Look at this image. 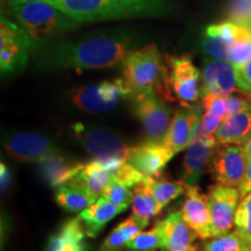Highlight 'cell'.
Segmentation results:
<instances>
[{
  "label": "cell",
  "instance_id": "36",
  "mask_svg": "<svg viewBox=\"0 0 251 251\" xmlns=\"http://www.w3.org/2000/svg\"><path fill=\"white\" fill-rule=\"evenodd\" d=\"M203 111L212 113L218 117L226 118V98L214 93H208L201 97Z\"/></svg>",
  "mask_w": 251,
  "mask_h": 251
},
{
  "label": "cell",
  "instance_id": "22",
  "mask_svg": "<svg viewBox=\"0 0 251 251\" xmlns=\"http://www.w3.org/2000/svg\"><path fill=\"white\" fill-rule=\"evenodd\" d=\"M54 199L56 203L64 211L77 213L93 205L99 199V197L81 185L67 183L56 188Z\"/></svg>",
  "mask_w": 251,
  "mask_h": 251
},
{
  "label": "cell",
  "instance_id": "10",
  "mask_svg": "<svg viewBox=\"0 0 251 251\" xmlns=\"http://www.w3.org/2000/svg\"><path fill=\"white\" fill-rule=\"evenodd\" d=\"M208 208L211 213L212 238L229 233L234 226L235 213L241 194L236 187L216 184L209 188Z\"/></svg>",
  "mask_w": 251,
  "mask_h": 251
},
{
  "label": "cell",
  "instance_id": "23",
  "mask_svg": "<svg viewBox=\"0 0 251 251\" xmlns=\"http://www.w3.org/2000/svg\"><path fill=\"white\" fill-rule=\"evenodd\" d=\"M148 225L149 221L131 214L113 229L100 244L98 251H122L127 248V243L131 238L141 233Z\"/></svg>",
  "mask_w": 251,
  "mask_h": 251
},
{
  "label": "cell",
  "instance_id": "7",
  "mask_svg": "<svg viewBox=\"0 0 251 251\" xmlns=\"http://www.w3.org/2000/svg\"><path fill=\"white\" fill-rule=\"evenodd\" d=\"M130 100L135 118L142 126L144 142H164L174 117L170 102L157 93L140 94Z\"/></svg>",
  "mask_w": 251,
  "mask_h": 251
},
{
  "label": "cell",
  "instance_id": "19",
  "mask_svg": "<svg viewBox=\"0 0 251 251\" xmlns=\"http://www.w3.org/2000/svg\"><path fill=\"white\" fill-rule=\"evenodd\" d=\"M251 134V108L226 117L215 131L219 147L243 146Z\"/></svg>",
  "mask_w": 251,
  "mask_h": 251
},
{
  "label": "cell",
  "instance_id": "44",
  "mask_svg": "<svg viewBox=\"0 0 251 251\" xmlns=\"http://www.w3.org/2000/svg\"><path fill=\"white\" fill-rule=\"evenodd\" d=\"M248 96H249V98L251 100V92H248Z\"/></svg>",
  "mask_w": 251,
  "mask_h": 251
},
{
  "label": "cell",
  "instance_id": "24",
  "mask_svg": "<svg viewBox=\"0 0 251 251\" xmlns=\"http://www.w3.org/2000/svg\"><path fill=\"white\" fill-rule=\"evenodd\" d=\"M111 180V174L103 168L101 163L97 159H92L85 163H79L77 174L69 183L81 185L100 198Z\"/></svg>",
  "mask_w": 251,
  "mask_h": 251
},
{
  "label": "cell",
  "instance_id": "41",
  "mask_svg": "<svg viewBox=\"0 0 251 251\" xmlns=\"http://www.w3.org/2000/svg\"><path fill=\"white\" fill-rule=\"evenodd\" d=\"M242 147H243L244 153H246L247 159H249L251 157V134H250V136L248 137V140L246 141V142H244Z\"/></svg>",
  "mask_w": 251,
  "mask_h": 251
},
{
  "label": "cell",
  "instance_id": "34",
  "mask_svg": "<svg viewBox=\"0 0 251 251\" xmlns=\"http://www.w3.org/2000/svg\"><path fill=\"white\" fill-rule=\"evenodd\" d=\"M229 43L220 37L203 36L201 41V51L208 58L216 59H228Z\"/></svg>",
  "mask_w": 251,
  "mask_h": 251
},
{
  "label": "cell",
  "instance_id": "16",
  "mask_svg": "<svg viewBox=\"0 0 251 251\" xmlns=\"http://www.w3.org/2000/svg\"><path fill=\"white\" fill-rule=\"evenodd\" d=\"M200 113H203V108L201 103L197 102L180 106L174 112L170 128L163 143L175 156L186 149L190 144L194 119Z\"/></svg>",
  "mask_w": 251,
  "mask_h": 251
},
{
  "label": "cell",
  "instance_id": "35",
  "mask_svg": "<svg viewBox=\"0 0 251 251\" xmlns=\"http://www.w3.org/2000/svg\"><path fill=\"white\" fill-rule=\"evenodd\" d=\"M250 108L251 100L246 91L241 90L240 92L235 91V92L229 94L228 97H226V117Z\"/></svg>",
  "mask_w": 251,
  "mask_h": 251
},
{
  "label": "cell",
  "instance_id": "21",
  "mask_svg": "<svg viewBox=\"0 0 251 251\" xmlns=\"http://www.w3.org/2000/svg\"><path fill=\"white\" fill-rule=\"evenodd\" d=\"M39 172L42 179L51 188H57L71 181L75 175L77 174L79 163H74L62 156L61 153L55 152L37 163Z\"/></svg>",
  "mask_w": 251,
  "mask_h": 251
},
{
  "label": "cell",
  "instance_id": "39",
  "mask_svg": "<svg viewBox=\"0 0 251 251\" xmlns=\"http://www.w3.org/2000/svg\"><path fill=\"white\" fill-rule=\"evenodd\" d=\"M0 183H1L2 193L7 192L11 188L12 183H13V176H12L11 169L4 162H1V164H0Z\"/></svg>",
  "mask_w": 251,
  "mask_h": 251
},
{
  "label": "cell",
  "instance_id": "8",
  "mask_svg": "<svg viewBox=\"0 0 251 251\" xmlns=\"http://www.w3.org/2000/svg\"><path fill=\"white\" fill-rule=\"evenodd\" d=\"M33 40L23 25L1 15L0 20V69L1 74H12L26 67Z\"/></svg>",
  "mask_w": 251,
  "mask_h": 251
},
{
  "label": "cell",
  "instance_id": "2",
  "mask_svg": "<svg viewBox=\"0 0 251 251\" xmlns=\"http://www.w3.org/2000/svg\"><path fill=\"white\" fill-rule=\"evenodd\" d=\"M51 4L79 24L165 17L174 12L165 0H54Z\"/></svg>",
  "mask_w": 251,
  "mask_h": 251
},
{
  "label": "cell",
  "instance_id": "20",
  "mask_svg": "<svg viewBox=\"0 0 251 251\" xmlns=\"http://www.w3.org/2000/svg\"><path fill=\"white\" fill-rule=\"evenodd\" d=\"M85 236H87L85 229L78 216L68 220L57 233L50 236L46 251H89L84 240Z\"/></svg>",
  "mask_w": 251,
  "mask_h": 251
},
{
  "label": "cell",
  "instance_id": "26",
  "mask_svg": "<svg viewBox=\"0 0 251 251\" xmlns=\"http://www.w3.org/2000/svg\"><path fill=\"white\" fill-rule=\"evenodd\" d=\"M143 180L148 184L149 188L151 190L161 212L169 202L186 192L187 188L183 181L170 180L168 178H152L144 175Z\"/></svg>",
  "mask_w": 251,
  "mask_h": 251
},
{
  "label": "cell",
  "instance_id": "13",
  "mask_svg": "<svg viewBox=\"0 0 251 251\" xmlns=\"http://www.w3.org/2000/svg\"><path fill=\"white\" fill-rule=\"evenodd\" d=\"M201 76V97L214 93L226 98L236 91V70L234 65L226 59L206 58Z\"/></svg>",
  "mask_w": 251,
  "mask_h": 251
},
{
  "label": "cell",
  "instance_id": "38",
  "mask_svg": "<svg viewBox=\"0 0 251 251\" xmlns=\"http://www.w3.org/2000/svg\"><path fill=\"white\" fill-rule=\"evenodd\" d=\"M201 121H202L203 131H206V133H209V134H213L219 129L220 125H221L222 121H224V118L218 117V115L212 114V113L203 111Z\"/></svg>",
  "mask_w": 251,
  "mask_h": 251
},
{
  "label": "cell",
  "instance_id": "9",
  "mask_svg": "<svg viewBox=\"0 0 251 251\" xmlns=\"http://www.w3.org/2000/svg\"><path fill=\"white\" fill-rule=\"evenodd\" d=\"M247 163L242 146L230 144L218 147L209 164L212 179L225 186L240 187L246 175Z\"/></svg>",
  "mask_w": 251,
  "mask_h": 251
},
{
  "label": "cell",
  "instance_id": "1",
  "mask_svg": "<svg viewBox=\"0 0 251 251\" xmlns=\"http://www.w3.org/2000/svg\"><path fill=\"white\" fill-rule=\"evenodd\" d=\"M134 39L127 34H105L79 41H61L49 48V64L76 71L106 69L122 63L134 51Z\"/></svg>",
  "mask_w": 251,
  "mask_h": 251
},
{
  "label": "cell",
  "instance_id": "28",
  "mask_svg": "<svg viewBox=\"0 0 251 251\" xmlns=\"http://www.w3.org/2000/svg\"><path fill=\"white\" fill-rule=\"evenodd\" d=\"M202 251H251V244L234 230L207 241Z\"/></svg>",
  "mask_w": 251,
  "mask_h": 251
},
{
  "label": "cell",
  "instance_id": "42",
  "mask_svg": "<svg viewBox=\"0 0 251 251\" xmlns=\"http://www.w3.org/2000/svg\"><path fill=\"white\" fill-rule=\"evenodd\" d=\"M27 1H47V2H52L54 0H7L6 2L9 4H15V2H27Z\"/></svg>",
  "mask_w": 251,
  "mask_h": 251
},
{
  "label": "cell",
  "instance_id": "33",
  "mask_svg": "<svg viewBox=\"0 0 251 251\" xmlns=\"http://www.w3.org/2000/svg\"><path fill=\"white\" fill-rule=\"evenodd\" d=\"M101 197L115 205L129 207L133 201V191L130 190V187L121 184L120 181L112 179L111 183L103 190Z\"/></svg>",
  "mask_w": 251,
  "mask_h": 251
},
{
  "label": "cell",
  "instance_id": "32",
  "mask_svg": "<svg viewBox=\"0 0 251 251\" xmlns=\"http://www.w3.org/2000/svg\"><path fill=\"white\" fill-rule=\"evenodd\" d=\"M251 58V40H238L229 43L228 62L234 65L235 70L238 71L246 67Z\"/></svg>",
  "mask_w": 251,
  "mask_h": 251
},
{
  "label": "cell",
  "instance_id": "27",
  "mask_svg": "<svg viewBox=\"0 0 251 251\" xmlns=\"http://www.w3.org/2000/svg\"><path fill=\"white\" fill-rule=\"evenodd\" d=\"M131 208L133 214L147 221L161 213L151 190L144 180L134 186Z\"/></svg>",
  "mask_w": 251,
  "mask_h": 251
},
{
  "label": "cell",
  "instance_id": "15",
  "mask_svg": "<svg viewBox=\"0 0 251 251\" xmlns=\"http://www.w3.org/2000/svg\"><path fill=\"white\" fill-rule=\"evenodd\" d=\"M174 156V152L166 148L164 143L143 142L130 148L128 162L143 175L159 178Z\"/></svg>",
  "mask_w": 251,
  "mask_h": 251
},
{
  "label": "cell",
  "instance_id": "43",
  "mask_svg": "<svg viewBox=\"0 0 251 251\" xmlns=\"http://www.w3.org/2000/svg\"><path fill=\"white\" fill-rule=\"evenodd\" d=\"M186 251H199V250H198V247L197 246H192V247L190 248V249L186 250Z\"/></svg>",
  "mask_w": 251,
  "mask_h": 251
},
{
  "label": "cell",
  "instance_id": "5",
  "mask_svg": "<svg viewBox=\"0 0 251 251\" xmlns=\"http://www.w3.org/2000/svg\"><path fill=\"white\" fill-rule=\"evenodd\" d=\"M166 80L163 98L180 106L197 102L201 98L202 76L187 55H165Z\"/></svg>",
  "mask_w": 251,
  "mask_h": 251
},
{
  "label": "cell",
  "instance_id": "14",
  "mask_svg": "<svg viewBox=\"0 0 251 251\" xmlns=\"http://www.w3.org/2000/svg\"><path fill=\"white\" fill-rule=\"evenodd\" d=\"M186 197L181 205V214L188 226L201 240L212 238L211 213L208 208V197L200 191L197 185L187 186Z\"/></svg>",
  "mask_w": 251,
  "mask_h": 251
},
{
  "label": "cell",
  "instance_id": "37",
  "mask_svg": "<svg viewBox=\"0 0 251 251\" xmlns=\"http://www.w3.org/2000/svg\"><path fill=\"white\" fill-rule=\"evenodd\" d=\"M237 75V86L240 90L251 92V58L247 63L246 67L236 71Z\"/></svg>",
  "mask_w": 251,
  "mask_h": 251
},
{
  "label": "cell",
  "instance_id": "6",
  "mask_svg": "<svg viewBox=\"0 0 251 251\" xmlns=\"http://www.w3.org/2000/svg\"><path fill=\"white\" fill-rule=\"evenodd\" d=\"M72 129L86 151L101 163L111 176L119 166L128 162L130 148L113 131L105 128H87L81 124H76Z\"/></svg>",
  "mask_w": 251,
  "mask_h": 251
},
{
  "label": "cell",
  "instance_id": "11",
  "mask_svg": "<svg viewBox=\"0 0 251 251\" xmlns=\"http://www.w3.org/2000/svg\"><path fill=\"white\" fill-rule=\"evenodd\" d=\"M5 150L9 158L21 163H39L52 153L58 152L48 137L34 131L9 136L5 141Z\"/></svg>",
  "mask_w": 251,
  "mask_h": 251
},
{
  "label": "cell",
  "instance_id": "31",
  "mask_svg": "<svg viewBox=\"0 0 251 251\" xmlns=\"http://www.w3.org/2000/svg\"><path fill=\"white\" fill-rule=\"evenodd\" d=\"M226 18L228 21L251 29V0H229L226 7Z\"/></svg>",
  "mask_w": 251,
  "mask_h": 251
},
{
  "label": "cell",
  "instance_id": "18",
  "mask_svg": "<svg viewBox=\"0 0 251 251\" xmlns=\"http://www.w3.org/2000/svg\"><path fill=\"white\" fill-rule=\"evenodd\" d=\"M127 208L128 206L115 205L105 198L100 197L93 205L80 212L78 219L80 220L87 236L94 238L101 233L111 220L124 213Z\"/></svg>",
  "mask_w": 251,
  "mask_h": 251
},
{
  "label": "cell",
  "instance_id": "40",
  "mask_svg": "<svg viewBox=\"0 0 251 251\" xmlns=\"http://www.w3.org/2000/svg\"><path fill=\"white\" fill-rule=\"evenodd\" d=\"M238 191H240L241 198L246 197L248 193L251 192V157L248 159L246 175H244L242 184H241L240 187H238Z\"/></svg>",
  "mask_w": 251,
  "mask_h": 251
},
{
  "label": "cell",
  "instance_id": "30",
  "mask_svg": "<svg viewBox=\"0 0 251 251\" xmlns=\"http://www.w3.org/2000/svg\"><path fill=\"white\" fill-rule=\"evenodd\" d=\"M235 230L251 244V192L242 198L234 218Z\"/></svg>",
  "mask_w": 251,
  "mask_h": 251
},
{
  "label": "cell",
  "instance_id": "4",
  "mask_svg": "<svg viewBox=\"0 0 251 251\" xmlns=\"http://www.w3.org/2000/svg\"><path fill=\"white\" fill-rule=\"evenodd\" d=\"M12 14L26 28L33 41H42L76 28L79 23L47 1L9 4Z\"/></svg>",
  "mask_w": 251,
  "mask_h": 251
},
{
  "label": "cell",
  "instance_id": "29",
  "mask_svg": "<svg viewBox=\"0 0 251 251\" xmlns=\"http://www.w3.org/2000/svg\"><path fill=\"white\" fill-rule=\"evenodd\" d=\"M162 247V229L157 221L151 229L141 231L127 243V249L131 251H157Z\"/></svg>",
  "mask_w": 251,
  "mask_h": 251
},
{
  "label": "cell",
  "instance_id": "12",
  "mask_svg": "<svg viewBox=\"0 0 251 251\" xmlns=\"http://www.w3.org/2000/svg\"><path fill=\"white\" fill-rule=\"evenodd\" d=\"M218 142L213 134L203 133L196 141L188 144L183 161L181 181L186 186L197 185L218 149Z\"/></svg>",
  "mask_w": 251,
  "mask_h": 251
},
{
  "label": "cell",
  "instance_id": "3",
  "mask_svg": "<svg viewBox=\"0 0 251 251\" xmlns=\"http://www.w3.org/2000/svg\"><path fill=\"white\" fill-rule=\"evenodd\" d=\"M122 79L130 91V99L146 93H157L163 98L166 65L157 46L152 43L131 51L122 61Z\"/></svg>",
  "mask_w": 251,
  "mask_h": 251
},
{
  "label": "cell",
  "instance_id": "17",
  "mask_svg": "<svg viewBox=\"0 0 251 251\" xmlns=\"http://www.w3.org/2000/svg\"><path fill=\"white\" fill-rule=\"evenodd\" d=\"M158 222L162 229L161 251H186L198 238L180 211L169 213L164 220Z\"/></svg>",
  "mask_w": 251,
  "mask_h": 251
},
{
  "label": "cell",
  "instance_id": "45",
  "mask_svg": "<svg viewBox=\"0 0 251 251\" xmlns=\"http://www.w3.org/2000/svg\"><path fill=\"white\" fill-rule=\"evenodd\" d=\"M2 1H7V0H2Z\"/></svg>",
  "mask_w": 251,
  "mask_h": 251
},
{
  "label": "cell",
  "instance_id": "25",
  "mask_svg": "<svg viewBox=\"0 0 251 251\" xmlns=\"http://www.w3.org/2000/svg\"><path fill=\"white\" fill-rule=\"evenodd\" d=\"M70 98L77 108L86 113L98 114L113 109L112 106L102 99L99 92V84H91L74 89L70 93Z\"/></svg>",
  "mask_w": 251,
  "mask_h": 251
}]
</instances>
